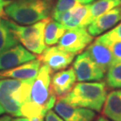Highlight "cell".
<instances>
[{
  "instance_id": "6da1fadb",
  "label": "cell",
  "mask_w": 121,
  "mask_h": 121,
  "mask_svg": "<svg viewBox=\"0 0 121 121\" xmlns=\"http://www.w3.org/2000/svg\"><path fill=\"white\" fill-rule=\"evenodd\" d=\"M107 95V86L104 82H83L75 84L69 94L60 98L71 105L101 112Z\"/></svg>"
},
{
  "instance_id": "7a4b0ae2",
  "label": "cell",
  "mask_w": 121,
  "mask_h": 121,
  "mask_svg": "<svg viewBox=\"0 0 121 121\" xmlns=\"http://www.w3.org/2000/svg\"><path fill=\"white\" fill-rule=\"evenodd\" d=\"M51 8L52 0H13L5 13L16 23L30 25L48 18Z\"/></svg>"
},
{
  "instance_id": "3957f363",
  "label": "cell",
  "mask_w": 121,
  "mask_h": 121,
  "mask_svg": "<svg viewBox=\"0 0 121 121\" xmlns=\"http://www.w3.org/2000/svg\"><path fill=\"white\" fill-rule=\"evenodd\" d=\"M51 69L47 65L40 67L37 76L31 84L29 101L43 110L46 114L56 103V96L51 90Z\"/></svg>"
},
{
  "instance_id": "277c9868",
  "label": "cell",
  "mask_w": 121,
  "mask_h": 121,
  "mask_svg": "<svg viewBox=\"0 0 121 121\" xmlns=\"http://www.w3.org/2000/svg\"><path fill=\"white\" fill-rule=\"evenodd\" d=\"M49 21L50 18L48 17L32 25L21 26L9 21V25L18 41L22 43L28 51L40 55L47 48L44 39V31Z\"/></svg>"
},
{
  "instance_id": "5b68a950",
  "label": "cell",
  "mask_w": 121,
  "mask_h": 121,
  "mask_svg": "<svg viewBox=\"0 0 121 121\" xmlns=\"http://www.w3.org/2000/svg\"><path fill=\"white\" fill-rule=\"evenodd\" d=\"M93 41V36L86 28H76L65 31L60 39L58 47L66 51L76 54L83 51Z\"/></svg>"
},
{
  "instance_id": "8992f818",
  "label": "cell",
  "mask_w": 121,
  "mask_h": 121,
  "mask_svg": "<svg viewBox=\"0 0 121 121\" xmlns=\"http://www.w3.org/2000/svg\"><path fill=\"white\" fill-rule=\"evenodd\" d=\"M90 4L79 5L65 12L53 13V19L60 23L65 29L86 28L88 26Z\"/></svg>"
},
{
  "instance_id": "52a82bcc",
  "label": "cell",
  "mask_w": 121,
  "mask_h": 121,
  "mask_svg": "<svg viewBox=\"0 0 121 121\" xmlns=\"http://www.w3.org/2000/svg\"><path fill=\"white\" fill-rule=\"evenodd\" d=\"M76 79L79 82L98 81L105 76V72L97 65L86 51L79 54L73 63Z\"/></svg>"
},
{
  "instance_id": "ba28073f",
  "label": "cell",
  "mask_w": 121,
  "mask_h": 121,
  "mask_svg": "<svg viewBox=\"0 0 121 121\" xmlns=\"http://www.w3.org/2000/svg\"><path fill=\"white\" fill-rule=\"evenodd\" d=\"M75 54L63 50L60 47H47L39 57V60L47 65L52 72L67 68L72 62Z\"/></svg>"
},
{
  "instance_id": "9c48e42d",
  "label": "cell",
  "mask_w": 121,
  "mask_h": 121,
  "mask_svg": "<svg viewBox=\"0 0 121 121\" xmlns=\"http://www.w3.org/2000/svg\"><path fill=\"white\" fill-rule=\"evenodd\" d=\"M22 79H0V103L5 112L13 117H21V106L13 99V91L22 83Z\"/></svg>"
},
{
  "instance_id": "30bf717a",
  "label": "cell",
  "mask_w": 121,
  "mask_h": 121,
  "mask_svg": "<svg viewBox=\"0 0 121 121\" xmlns=\"http://www.w3.org/2000/svg\"><path fill=\"white\" fill-rule=\"evenodd\" d=\"M54 111L64 121H93L96 117L94 111L71 105L60 98L56 101Z\"/></svg>"
},
{
  "instance_id": "8fae6325",
  "label": "cell",
  "mask_w": 121,
  "mask_h": 121,
  "mask_svg": "<svg viewBox=\"0 0 121 121\" xmlns=\"http://www.w3.org/2000/svg\"><path fill=\"white\" fill-rule=\"evenodd\" d=\"M35 58V54L17 44L0 54V71L13 69Z\"/></svg>"
},
{
  "instance_id": "7c38bea8",
  "label": "cell",
  "mask_w": 121,
  "mask_h": 121,
  "mask_svg": "<svg viewBox=\"0 0 121 121\" xmlns=\"http://www.w3.org/2000/svg\"><path fill=\"white\" fill-rule=\"evenodd\" d=\"M86 52L104 72H107L111 65L115 62V58L109 48L98 38L93 43L88 46Z\"/></svg>"
},
{
  "instance_id": "4fadbf2b",
  "label": "cell",
  "mask_w": 121,
  "mask_h": 121,
  "mask_svg": "<svg viewBox=\"0 0 121 121\" xmlns=\"http://www.w3.org/2000/svg\"><path fill=\"white\" fill-rule=\"evenodd\" d=\"M76 81L73 68L55 73L51 78L50 86L55 96L58 98L66 95L72 90Z\"/></svg>"
},
{
  "instance_id": "5bb4252c",
  "label": "cell",
  "mask_w": 121,
  "mask_h": 121,
  "mask_svg": "<svg viewBox=\"0 0 121 121\" xmlns=\"http://www.w3.org/2000/svg\"><path fill=\"white\" fill-rule=\"evenodd\" d=\"M40 60L39 59H35L13 69L0 71V79H15L24 80L35 79L40 69Z\"/></svg>"
},
{
  "instance_id": "9a60e30c",
  "label": "cell",
  "mask_w": 121,
  "mask_h": 121,
  "mask_svg": "<svg viewBox=\"0 0 121 121\" xmlns=\"http://www.w3.org/2000/svg\"><path fill=\"white\" fill-rule=\"evenodd\" d=\"M120 20V8L117 7L96 18L88 25L87 31L92 36L98 35L116 25Z\"/></svg>"
},
{
  "instance_id": "2e32d148",
  "label": "cell",
  "mask_w": 121,
  "mask_h": 121,
  "mask_svg": "<svg viewBox=\"0 0 121 121\" xmlns=\"http://www.w3.org/2000/svg\"><path fill=\"white\" fill-rule=\"evenodd\" d=\"M102 113L112 121H121V90L113 91L108 94Z\"/></svg>"
},
{
  "instance_id": "e0dca14e",
  "label": "cell",
  "mask_w": 121,
  "mask_h": 121,
  "mask_svg": "<svg viewBox=\"0 0 121 121\" xmlns=\"http://www.w3.org/2000/svg\"><path fill=\"white\" fill-rule=\"evenodd\" d=\"M18 39L9 25V21L0 19V54L17 45Z\"/></svg>"
},
{
  "instance_id": "ac0fdd59",
  "label": "cell",
  "mask_w": 121,
  "mask_h": 121,
  "mask_svg": "<svg viewBox=\"0 0 121 121\" xmlns=\"http://www.w3.org/2000/svg\"><path fill=\"white\" fill-rule=\"evenodd\" d=\"M121 0H98L90 7V15L88 19V25L102 14L107 13L111 9L120 6Z\"/></svg>"
},
{
  "instance_id": "d6986e66",
  "label": "cell",
  "mask_w": 121,
  "mask_h": 121,
  "mask_svg": "<svg viewBox=\"0 0 121 121\" xmlns=\"http://www.w3.org/2000/svg\"><path fill=\"white\" fill-rule=\"evenodd\" d=\"M65 28L61 24L55 21H50L45 28L44 39L46 45L52 46L59 42L65 32Z\"/></svg>"
},
{
  "instance_id": "ffe728a7",
  "label": "cell",
  "mask_w": 121,
  "mask_h": 121,
  "mask_svg": "<svg viewBox=\"0 0 121 121\" xmlns=\"http://www.w3.org/2000/svg\"><path fill=\"white\" fill-rule=\"evenodd\" d=\"M106 83L112 88H121V61H115L107 71Z\"/></svg>"
},
{
  "instance_id": "44dd1931",
  "label": "cell",
  "mask_w": 121,
  "mask_h": 121,
  "mask_svg": "<svg viewBox=\"0 0 121 121\" xmlns=\"http://www.w3.org/2000/svg\"><path fill=\"white\" fill-rule=\"evenodd\" d=\"M94 0H58L54 9V13L65 12L79 5L90 4Z\"/></svg>"
},
{
  "instance_id": "7402d4cb",
  "label": "cell",
  "mask_w": 121,
  "mask_h": 121,
  "mask_svg": "<svg viewBox=\"0 0 121 121\" xmlns=\"http://www.w3.org/2000/svg\"><path fill=\"white\" fill-rule=\"evenodd\" d=\"M98 39L103 43L121 41V23L113 29L109 31L105 35H101V37H98Z\"/></svg>"
},
{
  "instance_id": "603a6c76",
  "label": "cell",
  "mask_w": 121,
  "mask_h": 121,
  "mask_svg": "<svg viewBox=\"0 0 121 121\" xmlns=\"http://www.w3.org/2000/svg\"><path fill=\"white\" fill-rule=\"evenodd\" d=\"M109 48L115 58V61H121V41L104 43Z\"/></svg>"
},
{
  "instance_id": "cb8c5ba5",
  "label": "cell",
  "mask_w": 121,
  "mask_h": 121,
  "mask_svg": "<svg viewBox=\"0 0 121 121\" xmlns=\"http://www.w3.org/2000/svg\"><path fill=\"white\" fill-rule=\"evenodd\" d=\"M45 121H64L56 112L50 110L45 117Z\"/></svg>"
},
{
  "instance_id": "d4e9b609",
  "label": "cell",
  "mask_w": 121,
  "mask_h": 121,
  "mask_svg": "<svg viewBox=\"0 0 121 121\" xmlns=\"http://www.w3.org/2000/svg\"><path fill=\"white\" fill-rule=\"evenodd\" d=\"M10 2L9 0H0V15L2 13L4 9V7L6 6L9 4V2Z\"/></svg>"
},
{
  "instance_id": "484cf974",
  "label": "cell",
  "mask_w": 121,
  "mask_h": 121,
  "mask_svg": "<svg viewBox=\"0 0 121 121\" xmlns=\"http://www.w3.org/2000/svg\"><path fill=\"white\" fill-rule=\"evenodd\" d=\"M12 121H31V119H28V118L19 117L17 118H15V119H13Z\"/></svg>"
},
{
  "instance_id": "4316f807",
  "label": "cell",
  "mask_w": 121,
  "mask_h": 121,
  "mask_svg": "<svg viewBox=\"0 0 121 121\" xmlns=\"http://www.w3.org/2000/svg\"><path fill=\"white\" fill-rule=\"evenodd\" d=\"M12 118L9 116H3L0 117V121H12Z\"/></svg>"
},
{
  "instance_id": "83f0119b",
  "label": "cell",
  "mask_w": 121,
  "mask_h": 121,
  "mask_svg": "<svg viewBox=\"0 0 121 121\" xmlns=\"http://www.w3.org/2000/svg\"><path fill=\"white\" fill-rule=\"evenodd\" d=\"M95 121H110V120H108V119H106L105 117H99L98 119H97Z\"/></svg>"
},
{
  "instance_id": "f1b7e54d",
  "label": "cell",
  "mask_w": 121,
  "mask_h": 121,
  "mask_svg": "<svg viewBox=\"0 0 121 121\" xmlns=\"http://www.w3.org/2000/svg\"><path fill=\"white\" fill-rule=\"evenodd\" d=\"M4 112H5V110H4L3 107H2V106L1 103H0V116H1L2 114H3Z\"/></svg>"
},
{
  "instance_id": "f546056e",
  "label": "cell",
  "mask_w": 121,
  "mask_h": 121,
  "mask_svg": "<svg viewBox=\"0 0 121 121\" xmlns=\"http://www.w3.org/2000/svg\"><path fill=\"white\" fill-rule=\"evenodd\" d=\"M120 11H121V7H120Z\"/></svg>"
}]
</instances>
